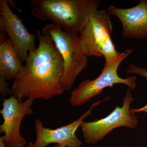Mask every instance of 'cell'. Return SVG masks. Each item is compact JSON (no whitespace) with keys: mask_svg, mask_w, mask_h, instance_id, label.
Instances as JSON below:
<instances>
[{"mask_svg":"<svg viewBox=\"0 0 147 147\" xmlns=\"http://www.w3.org/2000/svg\"><path fill=\"white\" fill-rule=\"evenodd\" d=\"M7 80L3 76H0V94L2 98L11 95V89L8 87Z\"/></svg>","mask_w":147,"mask_h":147,"instance_id":"4fadbf2b","label":"cell"},{"mask_svg":"<svg viewBox=\"0 0 147 147\" xmlns=\"http://www.w3.org/2000/svg\"><path fill=\"white\" fill-rule=\"evenodd\" d=\"M135 99L132 97L129 88L123 99V105L117 106L104 118L90 122L83 121L80 125L85 143L93 145L101 141L112 130L121 127L135 129L138 125V117L130 109L131 102Z\"/></svg>","mask_w":147,"mask_h":147,"instance_id":"8992f818","label":"cell"},{"mask_svg":"<svg viewBox=\"0 0 147 147\" xmlns=\"http://www.w3.org/2000/svg\"><path fill=\"white\" fill-rule=\"evenodd\" d=\"M109 96L101 100L93 102L90 109L82 114L79 118L71 123L55 129L47 128L43 126L39 119L34 121L36 139L34 143H30L28 147H46L51 144H59L65 147H80L82 142L76 136V130L84 119L91 114L94 109L105 100L110 99Z\"/></svg>","mask_w":147,"mask_h":147,"instance_id":"9c48e42d","label":"cell"},{"mask_svg":"<svg viewBox=\"0 0 147 147\" xmlns=\"http://www.w3.org/2000/svg\"><path fill=\"white\" fill-rule=\"evenodd\" d=\"M55 147H65V146L59 144H56L55 146Z\"/></svg>","mask_w":147,"mask_h":147,"instance_id":"2e32d148","label":"cell"},{"mask_svg":"<svg viewBox=\"0 0 147 147\" xmlns=\"http://www.w3.org/2000/svg\"><path fill=\"white\" fill-rule=\"evenodd\" d=\"M126 71L127 73L138 74L147 79V69L146 67H139L132 64H129Z\"/></svg>","mask_w":147,"mask_h":147,"instance_id":"7c38bea8","label":"cell"},{"mask_svg":"<svg viewBox=\"0 0 147 147\" xmlns=\"http://www.w3.org/2000/svg\"><path fill=\"white\" fill-rule=\"evenodd\" d=\"M113 26L111 15L105 9L98 10L79 34L82 50L87 57H103L104 66L111 65L120 55L111 39Z\"/></svg>","mask_w":147,"mask_h":147,"instance_id":"277c9868","label":"cell"},{"mask_svg":"<svg viewBox=\"0 0 147 147\" xmlns=\"http://www.w3.org/2000/svg\"><path fill=\"white\" fill-rule=\"evenodd\" d=\"M41 32L51 36L61 56L63 63L62 84L65 91L69 90L88 64V57L79 43V33L66 31L54 23L46 24Z\"/></svg>","mask_w":147,"mask_h":147,"instance_id":"3957f363","label":"cell"},{"mask_svg":"<svg viewBox=\"0 0 147 147\" xmlns=\"http://www.w3.org/2000/svg\"><path fill=\"white\" fill-rule=\"evenodd\" d=\"M22 66V62L10 40L0 34L1 76L7 81L14 79Z\"/></svg>","mask_w":147,"mask_h":147,"instance_id":"8fae6325","label":"cell"},{"mask_svg":"<svg viewBox=\"0 0 147 147\" xmlns=\"http://www.w3.org/2000/svg\"><path fill=\"white\" fill-rule=\"evenodd\" d=\"M39 44L29 53L26 64L13 79L11 95L19 101L24 98L48 100L61 95L63 72L62 58L48 34L36 29Z\"/></svg>","mask_w":147,"mask_h":147,"instance_id":"6da1fadb","label":"cell"},{"mask_svg":"<svg viewBox=\"0 0 147 147\" xmlns=\"http://www.w3.org/2000/svg\"><path fill=\"white\" fill-rule=\"evenodd\" d=\"M100 4V0H32L30 8L38 19L50 20L66 31L79 34Z\"/></svg>","mask_w":147,"mask_h":147,"instance_id":"7a4b0ae2","label":"cell"},{"mask_svg":"<svg viewBox=\"0 0 147 147\" xmlns=\"http://www.w3.org/2000/svg\"><path fill=\"white\" fill-rule=\"evenodd\" d=\"M0 34L8 35L9 39L23 63L29 53L36 50L37 34L30 33L19 18L9 7L7 0H0Z\"/></svg>","mask_w":147,"mask_h":147,"instance_id":"ba28073f","label":"cell"},{"mask_svg":"<svg viewBox=\"0 0 147 147\" xmlns=\"http://www.w3.org/2000/svg\"><path fill=\"white\" fill-rule=\"evenodd\" d=\"M132 49L125 50L116 59L111 65L103 66L101 73L94 80H84L77 88L71 92L69 98L70 104L73 107H78L85 104L93 98L100 94L107 87H111L116 84L126 85L133 90L136 86L137 77L129 76L125 79L121 78L118 74L119 67L122 62L133 53Z\"/></svg>","mask_w":147,"mask_h":147,"instance_id":"5b68a950","label":"cell"},{"mask_svg":"<svg viewBox=\"0 0 147 147\" xmlns=\"http://www.w3.org/2000/svg\"><path fill=\"white\" fill-rule=\"evenodd\" d=\"M131 110L135 113L143 112L146 113L147 115V104L143 108L137 109H131Z\"/></svg>","mask_w":147,"mask_h":147,"instance_id":"5bb4252c","label":"cell"},{"mask_svg":"<svg viewBox=\"0 0 147 147\" xmlns=\"http://www.w3.org/2000/svg\"><path fill=\"white\" fill-rule=\"evenodd\" d=\"M3 108L0 111L3 122L0 125V132L4 133L5 143L7 147H24L26 141L21 136L20 126L25 116L31 115L33 100L27 99L19 101L13 96L7 98H1Z\"/></svg>","mask_w":147,"mask_h":147,"instance_id":"52a82bcc","label":"cell"},{"mask_svg":"<svg viewBox=\"0 0 147 147\" xmlns=\"http://www.w3.org/2000/svg\"><path fill=\"white\" fill-rule=\"evenodd\" d=\"M106 10L120 21L122 34L124 38L147 37V0H141L138 4L131 8H120L110 5Z\"/></svg>","mask_w":147,"mask_h":147,"instance_id":"30bf717a","label":"cell"},{"mask_svg":"<svg viewBox=\"0 0 147 147\" xmlns=\"http://www.w3.org/2000/svg\"><path fill=\"white\" fill-rule=\"evenodd\" d=\"M5 143L4 135L0 137V147H7Z\"/></svg>","mask_w":147,"mask_h":147,"instance_id":"9a60e30c","label":"cell"}]
</instances>
